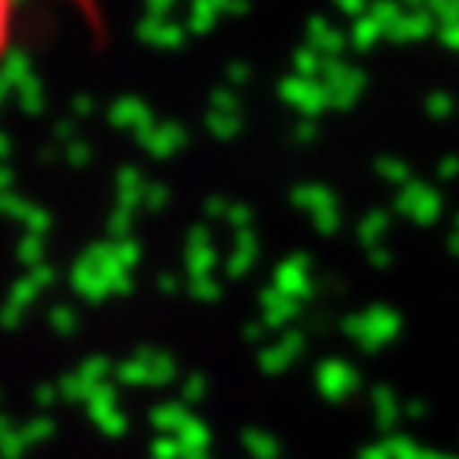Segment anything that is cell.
I'll return each mask as SVG.
<instances>
[{
	"label": "cell",
	"mask_w": 459,
	"mask_h": 459,
	"mask_svg": "<svg viewBox=\"0 0 459 459\" xmlns=\"http://www.w3.org/2000/svg\"><path fill=\"white\" fill-rule=\"evenodd\" d=\"M11 31H14V0H0V58L11 48Z\"/></svg>",
	"instance_id": "cell-1"
}]
</instances>
